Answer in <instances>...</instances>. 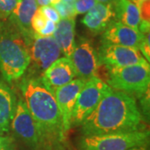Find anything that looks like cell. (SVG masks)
Listing matches in <instances>:
<instances>
[{
    "label": "cell",
    "mask_w": 150,
    "mask_h": 150,
    "mask_svg": "<svg viewBox=\"0 0 150 150\" xmlns=\"http://www.w3.org/2000/svg\"><path fill=\"white\" fill-rule=\"evenodd\" d=\"M15 105L13 92L6 81L0 78V134L9 131Z\"/></svg>",
    "instance_id": "17"
},
{
    "label": "cell",
    "mask_w": 150,
    "mask_h": 150,
    "mask_svg": "<svg viewBox=\"0 0 150 150\" xmlns=\"http://www.w3.org/2000/svg\"><path fill=\"white\" fill-rule=\"evenodd\" d=\"M109 88L105 82L93 77L86 81L79 92L71 118V128L79 126L85 118L96 108L103 96Z\"/></svg>",
    "instance_id": "7"
},
{
    "label": "cell",
    "mask_w": 150,
    "mask_h": 150,
    "mask_svg": "<svg viewBox=\"0 0 150 150\" xmlns=\"http://www.w3.org/2000/svg\"><path fill=\"white\" fill-rule=\"evenodd\" d=\"M142 113L129 93L109 87L96 108L81 123L83 136L143 130Z\"/></svg>",
    "instance_id": "1"
},
{
    "label": "cell",
    "mask_w": 150,
    "mask_h": 150,
    "mask_svg": "<svg viewBox=\"0 0 150 150\" xmlns=\"http://www.w3.org/2000/svg\"><path fill=\"white\" fill-rule=\"evenodd\" d=\"M18 0H0V20H7L14 10Z\"/></svg>",
    "instance_id": "20"
},
{
    "label": "cell",
    "mask_w": 150,
    "mask_h": 150,
    "mask_svg": "<svg viewBox=\"0 0 150 150\" xmlns=\"http://www.w3.org/2000/svg\"><path fill=\"white\" fill-rule=\"evenodd\" d=\"M128 150H149V145H144V146H139V147H134Z\"/></svg>",
    "instance_id": "29"
},
{
    "label": "cell",
    "mask_w": 150,
    "mask_h": 150,
    "mask_svg": "<svg viewBox=\"0 0 150 150\" xmlns=\"http://www.w3.org/2000/svg\"><path fill=\"white\" fill-rule=\"evenodd\" d=\"M70 60L73 63L78 79L86 82L93 77H97V71L100 63L98 53L88 39L81 38L79 42L75 43Z\"/></svg>",
    "instance_id": "10"
},
{
    "label": "cell",
    "mask_w": 150,
    "mask_h": 150,
    "mask_svg": "<svg viewBox=\"0 0 150 150\" xmlns=\"http://www.w3.org/2000/svg\"><path fill=\"white\" fill-rule=\"evenodd\" d=\"M23 101L43 135L54 138L64 134L62 118L54 94L43 85L40 77L30 75L20 84Z\"/></svg>",
    "instance_id": "2"
},
{
    "label": "cell",
    "mask_w": 150,
    "mask_h": 150,
    "mask_svg": "<svg viewBox=\"0 0 150 150\" xmlns=\"http://www.w3.org/2000/svg\"><path fill=\"white\" fill-rule=\"evenodd\" d=\"M140 53L144 56L147 62L149 63L150 61V43H149V33L145 34L142 40V43L139 47Z\"/></svg>",
    "instance_id": "25"
},
{
    "label": "cell",
    "mask_w": 150,
    "mask_h": 150,
    "mask_svg": "<svg viewBox=\"0 0 150 150\" xmlns=\"http://www.w3.org/2000/svg\"><path fill=\"white\" fill-rule=\"evenodd\" d=\"M39 8L48 20H51L56 23L60 20L59 13L53 5L43 6V7H39Z\"/></svg>",
    "instance_id": "23"
},
{
    "label": "cell",
    "mask_w": 150,
    "mask_h": 150,
    "mask_svg": "<svg viewBox=\"0 0 150 150\" xmlns=\"http://www.w3.org/2000/svg\"><path fill=\"white\" fill-rule=\"evenodd\" d=\"M28 48L30 57V75L37 77H40L50 65L59 59L62 53L53 36L42 37L35 33Z\"/></svg>",
    "instance_id": "8"
},
{
    "label": "cell",
    "mask_w": 150,
    "mask_h": 150,
    "mask_svg": "<svg viewBox=\"0 0 150 150\" xmlns=\"http://www.w3.org/2000/svg\"><path fill=\"white\" fill-rule=\"evenodd\" d=\"M114 19L112 4L97 3L82 19L83 24L94 34L103 33Z\"/></svg>",
    "instance_id": "15"
},
{
    "label": "cell",
    "mask_w": 150,
    "mask_h": 150,
    "mask_svg": "<svg viewBox=\"0 0 150 150\" xmlns=\"http://www.w3.org/2000/svg\"><path fill=\"white\" fill-rule=\"evenodd\" d=\"M56 24H57L56 23L51 20H48L44 28L38 33V36H42V37L53 36L54 31L56 29Z\"/></svg>",
    "instance_id": "27"
},
{
    "label": "cell",
    "mask_w": 150,
    "mask_h": 150,
    "mask_svg": "<svg viewBox=\"0 0 150 150\" xmlns=\"http://www.w3.org/2000/svg\"><path fill=\"white\" fill-rule=\"evenodd\" d=\"M98 57L107 68H121L137 64H149L139 49L114 44L102 43Z\"/></svg>",
    "instance_id": "9"
},
{
    "label": "cell",
    "mask_w": 150,
    "mask_h": 150,
    "mask_svg": "<svg viewBox=\"0 0 150 150\" xmlns=\"http://www.w3.org/2000/svg\"><path fill=\"white\" fill-rule=\"evenodd\" d=\"M149 144V132L139 130L129 133L82 136L79 139V150H128Z\"/></svg>",
    "instance_id": "4"
},
{
    "label": "cell",
    "mask_w": 150,
    "mask_h": 150,
    "mask_svg": "<svg viewBox=\"0 0 150 150\" xmlns=\"http://www.w3.org/2000/svg\"><path fill=\"white\" fill-rule=\"evenodd\" d=\"M38 6L36 0H18L17 5L8 20L17 28L28 46L34 37L31 21Z\"/></svg>",
    "instance_id": "14"
},
{
    "label": "cell",
    "mask_w": 150,
    "mask_h": 150,
    "mask_svg": "<svg viewBox=\"0 0 150 150\" xmlns=\"http://www.w3.org/2000/svg\"><path fill=\"white\" fill-rule=\"evenodd\" d=\"M47 21H48V19L43 15V13L41 12L39 7H38L35 14L33 17L32 21H31V28L33 33L38 35L39 32L44 28Z\"/></svg>",
    "instance_id": "21"
},
{
    "label": "cell",
    "mask_w": 150,
    "mask_h": 150,
    "mask_svg": "<svg viewBox=\"0 0 150 150\" xmlns=\"http://www.w3.org/2000/svg\"><path fill=\"white\" fill-rule=\"evenodd\" d=\"M75 18H60L53 37L64 57L70 59L75 47Z\"/></svg>",
    "instance_id": "16"
},
{
    "label": "cell",
    "mask_w": 150,
    "mask_h": 150,
    "mask_svg": "<svg viewBox=\"0 0 150 150\" xmlns=\"http://www.w3.org/2000/svg\"><path fill=\"white\" fill-rule=\"evenodd\" d=\"M53 6L58 12L60 18H75L76 13L74 12V3H67L61 0Z\"/></svg>",
    "instance_id": "19"
},
{
    "label": "cell",
    "mask_w": 150,
    "mask_h": 150,
    "mask_svg": "<svg viewBox=\"0 0 150 150\" xmlns=\"http://www.w3.org/2000/svg\"><path fill=\"white\" fill-rule=\"evenodd\" d=\"M114 0H96L97 3H101V4H112Z\"/></svg>",
    "instance_id": "30"
},
{
    "label": "cell",
    "mask_w": 150,
    "mask_h": 150,
    "mask_svg": "<svg viewBox=\"0 0 150 150\" xmlns=\"http://www.w3.org/2000/svg\"><path fill=\"white\" fill-rule=\"evenodd\" d=\"M75 70L69 58L62 57L48 67L40 76L43 84L54 94L56 89L66 85L75 79Z\"/></svg>",
    "instance_id": "13"
},
{
    "label": "cell",
    "mask_w": 150,
    "mask_h": 150,
    "mask_svg": "<svg viewBox=\"0 0 150 150\" xmlns=\"http://www.w3.org/2000/svg\"><path fill=\"white\" fill-rule=\"evenodd\" d=\"M107 83L115 90L141 95L149 90V64L107 68Z\"/></svg>",
    "instance_id": "5"
},
{
    "label": "cell",
    "mask_w": 150,
    "mask_h": 150,
    "mask_svg": "<svg viewBox=\"0 0 150 150\" xmlns=\"http://www.w3.org/2000/svg\"><path fill=\"white\" fill-rule=\"evenodd\" d=\"M141 21L150 23V0L141 2L138 5Z\"/></svg>",
    "instance_id": "24"
},
{
    "label": "cell",
    "mask_w": 150,
    "mask_h": 150,
    "mask_svg": "<svg viewBox=\"0 0 150 150\" xmlns=\"http://www.w3.org/2000/svg\"><path fill=\"white\" fill-rule=\"evenodd\" d=\"M38 7H43L47 5H54L58 4L61 0H36Z\"/></svg>",
    "instance_id": "28"
},
{
    "label": "cell",
    "mask_w": 150,
    "mask_h": 150,
    "mask_svg": "<svg viewBox=\"0 0 150 150\" xmlns=\"http://www.w3.org/2000/svg\"><path fill=\"white\" fill-rule=\"evenodd\" d=\"M15 137L32 150H38L43 143V135L23 98L16 103L10 123Z\"/></svg>",
    "instance_id": "6"
},
{
    "label": "cell",
    "mask_w": 150,
    "mask_h": 150,
    "mask_svg": "<svg viewBox=\"0 0 150 150\" xmlns=\"http://www.w3.org/2000/svg\"><path fill=\"white\" fill-rule=\"evenodd\" d=\"M85 82L79 79H74L66 85L62 86L54 92V96L59 107L64 134L71 128V118L78 95Z\"/></svg>",
    "instance_id": "11"
},
{
    "label": "cell",
    "mask_w": 150,
    "mask_h": 150,
    "mask_svg": "<svg viewBox=\"0 0 150 150\" xmlns=\"http://www.w3.org/2000/svg\"><path fill=\"white\" fill-rule=\"evenodd\" d=\"M130 1H131V2H133L134 4H135L136 5L138 6L139 4L140 3H141V2H143V1H145V0H130Z\"/></svg>",
    "instance_id": "31"
},
{
    "label": "cell",
    "mask_w": 150,
    "mask_h": 150,
    "mask_svg": "<svg viewBox=\"0 0 150 150\" xmlns=\"http://www.w3.org/2000/svg\"><path fill=\"white\" fill-rule=\"evenodd\" d=\"M30 64L26 42L8 19L0 20V72L6 82L19 79Z\"/></svg>",
    "instance_id": "3"
},
{
    "label": "cell",
    "mask_w": 150,
    "mask_h": 150,
    "mask_svg": "<svg viewBox=\"0 0 150 150\" xmlns=\"http://www.w3.org/2000/svg\"><path fill=\"white\" fill-rule=\"evenodd\" d=\"M144 36L139 30L113 19L103 32L102 43L129 47L139 50Z\"/></svg>",
    "instance_id": "12"
},
{
    "label": "cell",
    "mask_w": 150,
    "mask_h": 150,
    "mask_svg": "<svg viewBox=\"0 0 150 150\" xmlns=\"http://www.w3.org/2000/svg\"><path fill=\"white\" fill-rule=\"evenodd\" d=\"M112 4L115 20L139 30L141 18L138 6L130 0H114Z\"/></svg>",
    "instance_id": "18"
},
{
    "label": "cell",
    "mask_w": 150,
    "mask_h": 150,
    "mask_svg": "<svg viewBox=\"0 0 150 150\" xmlns=\"http://www.w3.org/2000/svg\"><path fill=\"white\" fill-rule=\"evenodd\" d=\"M0 150H16L14 140L11 136L0 135Z\"/></svg>",
    "instance_id": "26"
},
{
    "label": "cell",
    "mask_w": 150,
    "mask_h": 150,
    "mask_svg": "<svg viewBox=\"0 0 150 150\" xmlns=\"http://www.w3.org/2000/svg\"><path fill=\"white\" fill-rule=\"evenodd\" d=\"M96 4V0H76L74 3L76 15L87 13Z\"/></svg>",
    "instance_id": "22"
}]
</instances>
